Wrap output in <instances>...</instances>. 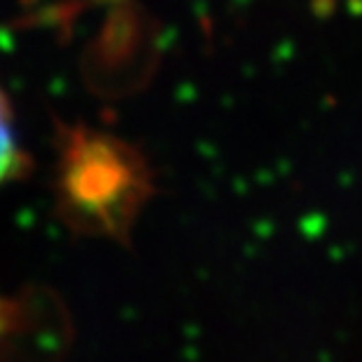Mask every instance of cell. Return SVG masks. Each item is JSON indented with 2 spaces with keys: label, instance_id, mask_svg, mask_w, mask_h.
<instances>
[{
  "label": "cell",
  "instance_id": "cell-1",
  "mask_svg": "<svg viewBox=\"0 0 362 362\" xmlns=\"http://www.w3.org/2000/svg\"><path fill=\"white\" fill-rule=\"evenodd\" d=\"M21 168H24V160H21V148L14 134L12 108L5 94L0 92V186L17 177Z\"/></svg>",
  "mask_w": 362,
  "mask_h": 362
}]
</instances>
